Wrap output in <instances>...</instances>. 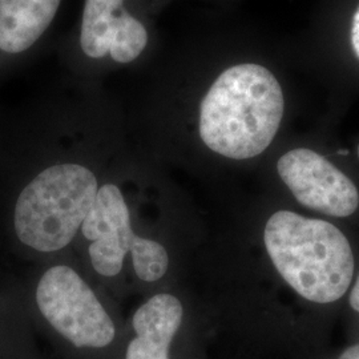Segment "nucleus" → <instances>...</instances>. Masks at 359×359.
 <instances>
[{"instance_id": "20e7f679", "label": "nucleus", "mask_w": 359, "mask_h": 359, "mask_svg": "<svg viewBox=\"0 0 359 359\" xmlns=\"http://www.w3.org/2000/svg\"><path fill=\"white\" fill-rule=\"evenodd\" d=\"M36 304L47 322L74 346L102 348L115 339L112 318L72 268L47 270L36 287Z\"/></svg>"}, {"instance_id": "f03ea898", "label": "nucleus", "mask_w": 359, "mask_h": 359, "mask_svg": "<svg viewBox=\"0 0 359 359\" xmlns=\"http://www.w3.org/2000/svg\"><path fill=\"white\" fill-rule=\"evenodd\" d=\"M262 241L273 269L297 298L314 306L346 298L357 259L346 233L333 221L277 209L264 225Z\"/></svg>"}, {"instance_id": "7ed1b4c3", "label": "nucleus", "mask_w": 359, "mask_h": 359, "mask_svg": "<svg viewBox=\"0 0 359 359\" xmlns=\"http://www.w3.org/2000/svg\"><path fill=\"white\" fill-rule=\"evenodd\" d=\"M97 191L95 173L84 165L63 163L46 168L16 200V237L41 253L63 249L81 228Z\"/></svg>"}, {"instance_id": "ddd939ff", "label": "nucleus", "mask_w": 359, "mask_h": 359, "mask_svg": "<svg viewBox=\"0 0 359 359\" xmlns=\"http://www.w3.org/2000/svg\"><path fill=\"white\" fill-rule=\"evenodd\" d=\"M334 359H359V344L347 347Z\"/></svg>"}, {"instance_id": "9d476101", "label": "nucleus", "mask_w": 359, "mask_h": 359, "mask_svg": "<svg viewBox=\"0 0 359 359\" xmlns=\"http://www.w3.org/2000/svg\"><path fill=\"white\" fill-rule=\"evenodd\" d=\"M129 252L132 255L135 271L142 281L154 283L165 276L169 257L163 245L136 236Z\"/></svg>"}, {"instance_id": "6e6552de", "label": "nucleus", "mask_w": 359, "mask_h": 359, "mask_svg": "<svg viewBox=\"0 0 359 359\" xmlns=\"http://www.w3.org/2000/svg\"><path fill=\"white\" fill-rule=\"evenodd\" d=\"M184 308L172 294H157L133 316L136 338L129 342L126 359H169V346L179 332Z\"/></svg>"}, {"instance_id": "423d86ee", "label": "nucleus", "mask_w": 359, "mask_h": 359, "mask_svg": "<svg viewBox=\"0 0 359 359\" xmlns=\"http://www.w3.org/2000/svg\"><path fill=\"white\" fill-rule=\"evenodd\" d=\"M276 169L295 203L322 218L341 219L358 212V185L320 152L304 147L289 149Z\"/></svg>"}, {"instance_id": "f257e3e1", "label": "nucleus", "mask_w": 359, "mask_h": 359, "mask_svg": "<svg viewBox=\"0 0 359 359\" xmlns=\"http://www.w3.org/2000/svg\"><path fill=\"white\" fill-rule=\"evenodd\" d=\"M285 117L283 86L268 67L228 65L213 79L198 105L197 130L206 148L234 161L268 151Z\"/></svg>"}, {"instance_id": "1a4fd4ad", "label": "nucleus", "mask_w": 359, "mask_h": 359, "mask_svg": "<svg viewBox=\"0 0 359 359\" xmlns=\"http://www.w3.org/2000/svg\"><path fill=\"white\" fill-rule=\"evenodd\" d=\"M62 0H0V52L31 50L55 22Z\"/></svg>"}, {"instance_id": "f8f14e48", "label": "nucleus", "mask_w": 359, "mask_h": 359, "mask_svg": "<svg viewBox=\"0 0 359 359\" xmlns=\"http://www.w3.org/2000/svg\"><path fill=\"white\" fill-rule=\"evenodd\" d=\"M347 305L354 313L359 314V271L355 274V278L347 294Z\"/></svg>"}, {"instance_id": "9b49d317", "label": "nucleus", "mask_w": 359, "mask_h": 359, "mask_svg": "<svg viewBox=\"0 0 359 359\" xmlns=\"http://www.w3.org/2000/svg\"><path fill=\"white\" fill-rule=\"evenodd\" d=\"M350 44L354 55L357 56L359 60V6L355 10V13H353L351 18V26H350Z\"/></svg>"}, {"instance_id": "39448f33", "label": "nucleus", "mask_w": 359, "mask_h": 359, "mask_svg": "<svg viewBox=\"0 0 359 359\" xmlns=\"http://www.w3.org/2000/svg\"><path fill=\"white\" fill-rule=\"evenodd\" d=\"M151 44V27L135 0H84L77 47L88 63L135 65Z\"/></svg>"}, {"instance_id": "0eeeda50", "label": "nucleus", "mask_w": 359, "mask_h": 359, "mask_svg": "<svg viewBox=\"0 0 359 359\" xmlns=\"http://www.w3.org/2000/svg\"><path fill=\"white\" fill-rule=\"evenodd\" d=\"M81 231L90 241L88 253L93 269L104 277L117 276L136 237L128 205L117 185L99 188Z\"/></svg>"}, {"instance_id": "4468645a", "label": "nucleus", "mask_w": 359, "mask_h": 359, "mask_svg": "<svg viewBox=\"0 0 359 359\" xmlns=\"http://www.w3.org/2000/svg\"><path fill=\"white\" fill-rule=\"evenodd\" d=\"M358 156H359V147H358Z\"/></svg>"}]
</instances>
